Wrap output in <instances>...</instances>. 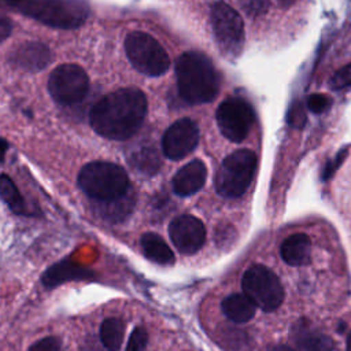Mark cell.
Masks as SVG:
<instances>
[{
	"label": "cell",
	"mask_w": 351,
	"mask_h": 351,
	"mask_svg": "<svg viewBox=\"0 0 351 351\" xmlns=\"http://www.w3.org/2000/svg\"><path fill=\"white\" fill-rule=\"evenodd\" d=\"M147 114V99L140 89L123 88L103 96L90 110L92 129L111 140H126L141 126Z\"/></svg>",
	"instance_id": "1"
},
{
	"label": "cell",
	"mask_w": 351,
	"mask_h": 351,
	"mask_svg": "<svg viewBox=\"0 0 351 351\" xmlns=\"http://www.w3.org/2000/svg\"><path fill=\"white\" fill-rule=\"evenodd\" d=\"M176 77L181 97L191 104L208 103L219 90V77L211 60L196 51L185 52L177 59Z\"/></svg>",
	"instance_id": "2"
},
{
	"label": "cell",
	"mask_w": 351,
	"mask_h": 351,
	"mask_svg": "<svg viewBox=\"0 0 351 351\" xmlns=\"http://www.w3.org/2000/svg\"><path fill=\"white\" fill-rule=\"evenodd\" d=\"M0 8L19 12L56 29H75L89 14L82 0H0Z\"/></svg>",
	"instance_id": "3"
},
{
	"label": "cell",
	"mask_w": 351,
	"mask_h": 351,
	"mask_svg": "<svg viewBox=\"0 0 351 351\" xmlns=\"http://www.w3.org/2000/svg\"><path fill=\"white\" fill-rule=\"evenodd\" d=\"M80 188L95 202H108L130 192L126 171L110 162H90L78 174Z\"/></svg>",
	"instance_id": "4"
},
{
	"label": "cell",
	"mask_w": 351,
	"mask_h": 351,
	"mask_svg": "<svg viewBox=\"0 0 351 351\" xmlns=\"http://www.w3.org/2000/svg\"><path fill=\"white\" fill-rule=\"evenodd\" d=\"M256 155L250 149H239L221 163L215 176V189L223 197H239L250 186L255 170Z\"/></svg>",
	"instance_id": "5"
},
{
	"label": "cell",
	"mask_w": 351,
	"mask_h": 351,
	"mask_svg": "<svg viewBox=\"0 0 351 351\" xmlns=\"http://www.w3.org/2000/svg\"><path fill=\"white\" fill-rule=\"evenodd\" d=\"M125 51L133 67L145 75H162L170 66V59L165 48L144 32H132L128 34Z\"/></svg>",
	"instance_id": "6"
},
{
	"label": "cell",
	"mask_w": 351,
	"mask_h": 351,
	"mask_svg": "<svg viewBox=\"0 0 351 351\" xmlns=\"http://www.w3.org/2000/svg\"><path fill=\"white\" fill-rule=\"evenodd\" d=\"M241 287L244 295L263 311H274L284 300L280 278L266 266L254 265L245 270Z\"/></svg>",
	"instance_id": "7"
},
{
	"label": "cell",
	"mask_w": 351,
	"mask_h": 351,
	"mask_svg": "<svg viewBox=\"0 0 351 351\" xmlns=\"http://www.w3.org/2000/svg\"><path fill=\"white\" fill-rule=\"evenodd\" d=\"M211 26L219 49L228 56H237L244 44V25L241 16L223 1L213 4Z\"/></svg>",
	"instance_id": "8"
},
{
	"label": "cell",
	"mask_w": 351,
	"mask_h": 351,
	"mask_svg": "<svg viewBox=\"0 0 351 351\" xmlns=\"http://www.w3.org/2000/svg\"><path fill=\"white\" fill-rule=\"evenodd\" d=\"M89 89L85 70L77 64L66 63L58 66L49 75L48 90L52 99L63 106L81 101Z\"/></svg>",
	"instance_id": "9"
},
{
	"label": "cell",
	"mask_w": 351,
	"mask_h": 351,
	"mask_svg": "<svg viewBox=\"0 0 351 351\" xmlns=\"http://www.w3.org/2000/svg\"><path fill=\"white\" fill-rule=\"evenodd\" d=\"M255 122L251 106L240 99L230 97L222 101L217 110V123L221 133L233 143L243 141Z\"/></svg>",
	"instance_id": "10"
},
{
	"label": "cell",
	"mask_w": 351,
	"mask_h": 351,
	"mask_svg": "<svg viewBox=\"0 0 351 351\" xmlns=\"http://www.w3.org/2000/svg\"><path fill=\"white\" fill-rule=\"evenodd\" d=\"M199 141V129L189 118L176 121L163 134V154L173 160H178L191 154Z\"/></svg>",
	"instance_id": "11"
},
{
	"label": "cell",
	"mask_w": 351,
	"mask_h": 351,
	"mask_svg": "<svg viewBox=\"0 0 351 351\" xmlns=\"http://www.w3.org/2000/svg\"><path fill=\"white\" fill-rule=\"evenodd\" d=\"M169 234L174 247L185 255L197 252L206 241L203 222L189 214L176 217L169 226Z\"/></svg>",
	"instance_id": "12"
},
{
	"label": "cell",
	"mask_w": 351,
	"mask_h": 351,
	"mask_svg": "<svg viewBox=\"0 0 351 351\" xmlns=\"http://www.w3.org/2000/svg\"><path fill=\"white\" fill-rule=\"evenodd\" d=\"M51 49L38 41H27L14 48L8 56V62L25 71H38L51 63Z\"/></svg>",
	"instance_id": "13"
},
{
	"label": "cell",
	"mask_w": 351,
	"mask_h": 351,
	"mask_svg": "<svg viewBox=\"0 0 351 351\" xmlns=\"http://www.w3.org/2000/svg\"><path fill=\"white\" fill-rule=\"evenodd\" d=\"M291 336L299 351H336L332 339L304 318L293 325Z\"/></svg>",
	"instance_id": "14"
},
{
	"label": "cell",
	"mask_w": 351,
	"mask_h": 351,
	"mask_svg": "<svg viewBox=\"0 0 351 351\" xmlns=\"http://www.w3.org/2000/svg\"><path fill=\"white\" fill-rule=\"evenodd\" d=\"M207 169L204 163L195 159L182 166L173 177V191L178 196H191L196 193L206 181Z\"/></svg>",
	"instance_id": "15"
},
{
	"label": "cell",
	"mask_w": 351,
	"mask_h": 351,
	"mask_svg": "<svg viewBox=\"0 0 351 351\" xmlns=\"http://www.w3.org/2000/svg\"><path fill=\"white\" fill-rule=\"evenodd\" d=\"M93 277V271L73 262L71 259H63L53 266L48 267L43 274V284L45 288H55L67 281L86 280Z\"/></svg>",
	"instance_id": "16"
},
{
	"label": "cell",
	"mask_w": 351,
	"mask_h": 351,
	"mask_svg": "<svg viewBox=\"0 0 351 351\" xmlns=\"http://www.w3.org/2000/svg\"><path fill=\"white\" fill-rule=\"evenodd\" d=\"M281 258L291 266H300L310 261L311 243L307 234L295 233L287 237L280 248Z\"/></svg>",
	"instance_id": "17"
},
{
	"label": "cell",
	"mask_w": 351,
	"mask_h": 351,
	"mask_svg": "<svg viewBox=\"0 0 351 351\" xmlns=\"http://www.w3.org/2000/svg\"><path fill=\"white\" fill-rule=\"evenodd\" d=\"M222 313L232 321L243 324L250 321L255 315L256 306L244 295L233 293L222 300Z\"/></svg>",
	"instance_id": "18"
},
{
	"label": "cell",
	"mask_w": 351,
	"mask_h": 351,
	"mask_svg": "<svg viewBox=\"0 0 351 351\" xmlns=\"http://www.w3.org/2000/svg\"><path fill=\"white\" fill-rule=\"evenodd\" d=\"M141 248L148 259L159 265H171L174 254L167 243L156 233H145L141 236Z\"/></svg>",
	"instance_id": "19"
},
{
	"label": "cell",
	"mask_w": 351,
	"mask_h": 351,
	"mask_svg": "<svg viewBox=\"0 0 351 351\" xmlns=\"http://www.w3.org/2000/svg\"><path fill=\"white\" fill-rule=\"evenodd\" d=\"M125 336V322L121 318H106L100 325V341L107 351H119Z\"/></svg>",
	"instance_id": "20"
},
{
	"label": "cell",
	"mask_w": 351,
	"mask_h": 351,
	"mask_svg": "<svg viewBox=\"0 0 351 351\" xmlns=\"http://www.w3.org/2000/svg\"><path fill=\"white\" fill-rule=\"evenodd\" d=\"M130 165L144 173V174H155L160 166V159L156 149L151 145L137 147L129 156Z\"/></svg>",
	"instance_id": "21"
},
{
	"label": "cell",
	"mask_w": 351,
	"mask_h": 351,
	"mask_svg": "<svg viewBox=\"0 0 351 351\" xmlns=\"http://www.w3.org/2000/svg\"><path fill=\"white\" fill-rule=\"evenodd\" d=\"M95 203H96V208L101 217L111 219V221H121L132 211L133 196L129 192L125 196L114 199V200L95 202Z\"/></svg>",
	"instance_id": "22"
},
{
	"label": "cell",
	"mask_w": 351,
	"mask_h": 351,
	"mask_svg": "<svg viewBox=\"0 0 351 351\" xmlns=\"http://www.w3.org/2000/svg\"><path fill=\"white\" fill-rule=\"evenodd\" d=\"M0 197L10 207L12 213L27 214V207L21 192L18 191L15 184L11 181V178L5 174L0 176Z\"/></svg>",
	"instance_id": "23"
},
{
	"label": "cell",
	"mask_w": 351,
	"mask_h": 351,
	"mask_svg": "<svg viewBox=\"0 0 351 351\" xmlns=\"http://www.w3.org/2000/svg\"><path fill=\"white\" fill-rule=\"evenodd\" d=\"M148 344V333L143 326H136L129 336L125 351H145Z\"/></svg>",
	"instance_id": "24"
},
{
	"label": "cell",
	"mask_w": 351,
	"mask_h": 351,
	"mask_svg": "<svg viewBox=\"0 0 351 351\" xmlns=\"http://www.w3.org/2000/svg\"><path fill=\"white\" fill-rule=\"evenodd\" d=\"M239 1L243 11L251 18L263 15L270 5V0H239Z\"/></svg>",
	"instance_id": "25"
},
{
	"label": "cell",
	"mask_w": 351,
	"mask_h": 351,
	"mask_svg": "<svg viewBox=\"0 0 351 351\" xmlns=\"http://www.w3.org/2000/svg\"><path fill=\"white\" fill-rule=\"evenodd\" d=\"M29 351H62V341L56 337L48 336L33 343L29 347Z\"/></svg>",
	"instance_id": "26"
},
{
	"label": "cell",
	"mask_w": 351,
	"mask_h": 351,
	"mask_svg": "<svg viewBox=\"0 0 351 351\" xmlns=\"http://www.w3.org/2000/svg\"><path fill=\"white\" fill-rule=\"evenodd\" d=\"M351 85V64H347L337 70L330 80V86L333 89H341Z\"/></svg>",
	"instance_id": "27"
},
{
	"label": "cell",
	"mask_w": 351,
	"mask_h": 351,
	"mask_svg": "<svg viewBox=\"0 0 351 351\" xmlns=\"http://www.w3.org/2000/svg\"><path fill=\"white\" fill-rule=\"evenodd\" d=\"M329 106H330V99L328 96H325V95H321V93L311 95L307 99L308 110L311 112H315V114L324 112Z\"/></svg>",
	"instance_id": "28"
},
{
	"label": "cell",
	"mask_w": 351,
	"mask_h": 351,
	"mask_svg": "<svg viewBox=\"0 0 351 351\" xmlns=\"http://www.w3.org/2000/svg\"><path fill=\"white\" fill-rule=\"evenodd\" d=\"M288 122L293 128H302L304 125V122H306V112H304L303 106L299 101L292 104V107L289 110V114H288Z\"/></svg>",
	"instance_id": "29"
},
{
	"label": "cell",
	"mask_w": 351,
	"mask_h": 351,
	"mask_svg": "<svg viewBox=\"0 0 351 351\" xmlns=\"http://www.w3.org/2000/svg\"><path fill=\"white\" fill-rule=\"evenodd\" d=\"M346 154H347V151H341V152L337 154V156L335 158V160L328 162V165H326L325 169H324V174H322V178H324V180H328V178H330V177L333 176V173L336 171V169H337V167L340 166V163L343 162Z\"/></svg>",
	"instance_id": "30"
},
{
	"label": "cell",
	"mask_w": 351,
	"mask_h": 351,
	"mask_svg": "<svg viewBox=\"0 0 351 351\" xmlns=\"http://www.w3.org/2000/svg\"><path fill=\"white\" fill-rule=\"evenodd\" d=\"M11 29H12V25H11L10 19L0 16V43L10 36Z\"/></svg>",
	"instance_id": "31"
},
{
	"label": "cell",
	"mask_w": 351,
	"mask_h": 351,
	"mask_svg": "<svg viewBox=\"0 0 351 351\" xmlns=\"http://www.w3.org/2000/svg\"><path fill=\"white\" fill-rule=\"evenodd\" d=\"M7 148H8V143L0 137V162L3 160L5 152H7Z\"/></svg>",
	"instance_id": "32"
},
{
	"label": "cell",
	"mask_w": 351,
	"mask_h": 351,
	"mask_svg": "<svg viewBox=\"0 0 351 351\" xmlns=\"http://www.w3.org/2000/svg\"><path fill=\"white\" fill-rule=\"evenodd\" d=\"M270 351H293V350L285 344H278V346L273 347Z\"/></svg>",
	"instance_id": "33"
},
{
	"label": "cell",
	"mask_w": 351,
	"mask_h": 351,
	"mask_svg": "<svg viewBox=\"0 0 351 351\" xmlns=\"http://www.w3.org/2000/svg\"><path fill=\"white\" fill-rule=\"evenodd\" d=\"M278 1V4H280V7H282V8H287V7H289V5H292L296 0H277Z\"/></svg>",
	"instance_id": "34"
},
{
	"label": "cell",
	"mask_w": 351,
	"mask_h": 351,
	"mask_svg": "<svg viewBox=\"0 0 351 351\" xmlns=\"http://www.w3.org/2000/svg\"><path fill=\"white\" fill-rule=\"evenodd\" d=\"M347 351H351V333L348 335V339H347Z\"/></svg>",
	"instance_id": "35"
}]
</instances>
